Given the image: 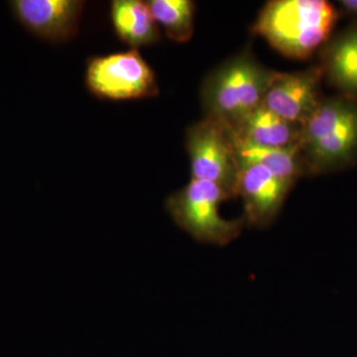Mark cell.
<instances>
[{"instance_id": "cell-1", "label": "cell", "mask_w": 357, "mask_h": 357, "mask_svg": "<svg viewBox=\"0 0 357 357\" xmlns=\"http://www.w3.org/2000/svg\"><path fill=\"white\" fill-rule=\"evenodd\" d=\"M337 13L326 0H276L263 8L255 31L289 58H309L330 38Z\"/></svg>"}, {"instance_id": "cell-2", "label": "cell", "mask_w": 357, "mask_h": 357, "mask_svg": "<svg viewBox=\"0 0 357 357\" xmlns=\"http://www.w3.org/2000/svg\"><path fill=\"white\" fill-rule=\"evenodd\" d=\"M301 151L305 170L328 172L357 158V100H321L302 126Z\"/></svg>"}, {"instance_id": "cell-3", "label": "cell", "mask_w": 357, "mask_h": 357, "mask_svg": "<svg viewBox=\"0 0 357 357\" xmlns=\"http://www.w3.org/2000/svg\"><path fill=\"white\" fill-rule=\"evenodd\" d=\"M281 73L263 67L249 54L229 61L206 79L202 98L206 116L234 126L262 105Z\"/></svg>"}, {"instance_id": "cell-4", "label": "cell", "mask_w": 357, "mask_h": 357, "mask_svg": "<svg viewBox=\"0 0 357 357\" xmlns=\"http://www.w3.org/2000/svg\"><path fill=\"white\" fill-rule=\"evenodd\" d=\"M231 198L223 188L211 181L192 178L189 184L166 199V210L181 229L201 243L225 246L241 236L245 222L227 220L220 206Z\"/></svg>"}, {"instance_id": "cell-5", "label": "cell", "mask_w": 357, "mask_h": 357, "mask_svg": "<svg viewBox=\"0 0 357 357\" xmlns=\"http://www.w3.org/2000/svg\"><path fill=\"white\" fill-rule=\"evenodd\" d=\"M86 82L89 91L102 100H142L159 93L153 70L137 49L89 59Z\"/></svg>"}, {"instance_id": "cell-6", "label": "cell", "mask_w": 357, "mask_h": 357, "mask_svg": "<svg viewBox=\"0 0 357 357\" xmlns=\"http://www.w3.org/2000/svg\"><path fill=\"white\" fill-rule=\"evenodd\" d=\"M192 178L211 181L236 196L238 163L227 124L206 116L187 132Z\"/></svg>"}, {"instance_id": "cell-7", "label": "cell", "mask_w": 357, "mask_h": 357, "mask_svg": "<svg viewBox=\"0 0 357 357\" xmlns=\"http://www.w3.org/2000/svg\"><path fill=\"white\" fill-rule=\"evenodd\" d=\"M293 185L265 167L239 164L236 196L243 199L244 222L265 227L278 215Z\"/></svg>"}, {"instance_id": "cell-8", "label": "cell", "mask_w": 357, "mask_h": 357, "mask_svg": "<svg viewBox=\"0 0 357 357\" xmlns=\"http://www.w3.org/2000/svg\"><path fill=\"white\" fill-rule=\"evenodd\" d=\"M11 13L26 30L53 43L77 34L84 2L79 0H13Z\"/></svg>"}, {"instance_id": "cell-9", "label": "cell", "mask_w": 357, "mask_h": 357, "mask_svg": "<svg viewBox=\"0 0 357 357\" xmlns=\"http://www.w3.org/2000/svg\"><path fill=\"white\" fill-rule=\"evenodd\" d=\"M324 75L321 66L293 74L281 73L268 89L263 107L286 121L303 126L321 102L319 86Z\"/></svg>"}, {"instance_id": "cell-10", "label": "cell", "mask_w": 357, "mask_h": 357, "mask_svg": "<svg viewBox=\"0 0 357 357\" xmlns=\"http://www.w3.org/2000/svg\"><path fill=\"white\" fill-rule=\"evenodd\" d=\"M301 124L286 121L260 105L234 126L232 132L253 144L271 148L300 146Z\"/></svg>"}, {"instance_id": "cell-11", "label": "cell", "mask_w": 357, "mask_h": 357, "mask_svg": "<svg viewBox=\"0 0 357 357\" xmlns=\"http://www.w3.org/2000/svg\"><path fill=\"white\" fill-rule=\"evenodd\" d=\"M237 163L265 167L277 177L294 185L305 170L301 147L271 148L253 144L238 137L229 128Z\"/></svg>"}, {"instance_id": "cell-12", "label": "cell", "mask_w": 357, "mask_h": 357, "mask_svg": "<svg viewBox=\"0 0 357 357\" xmlns=\"http://www.w3.org/2000/svg\"><path fill=\"white\" fill-rule=\"evenodd\" d=\"M110 18L117 37L131 49L156 43L161 38L159 26L147 2L114 0Z\"/></svg>"}, {"instance_id": "cell-13", "label": "cell", "mask_w": 357, "mask_h": 357, "mask_svg": "<svg viewBox=\"0 0 357 357\" xmlns=\"http://www.w3.org/2000/svg\"><path fill=\"white\" fill-rule=\"evenodd\" d=\"M321 67L333 84L349 98L357 100V25L326 47Z\"/></svg>"}, {"instance_id": "cell-14", "label": "cell", "mask_w": 357, "mask_h": 357, "mask_svg": "<svg viewBox=\"0 0 357 357\" xmlns=\"http://www.w3.org/2000/svg\"><path fill=\"white\" fill-rule=\"evenodd\" d=\"M157 24L176 42L189 41L194 33L195 4L190 0H151L147 2Z\"/></svg>"}, {"instance_id": "cell-15", "label": "cell", "mask_w": 357, "mask_h": 357, "mask_svg": "<svg viewBox=\"0 0 357 357\" xmlns=\"http://www.w3.org/2000/svg\"><path fill=\"white\" fill-rule=\"evenodd\" d=\"M340 6L345 13L357 18V0H342Z\"/></svg>"}]
</instances>
